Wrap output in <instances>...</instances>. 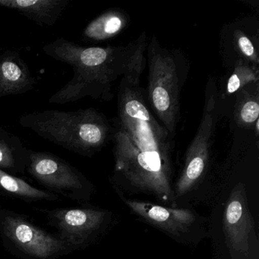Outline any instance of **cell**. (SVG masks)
I'll list each match as a JSON object with an SVG mask.
<instances>
[{
    "instance_id": "obj_1",
    "label": "cell",
    "mask_w": 259,
    "mask_h": 259,
    "mask_svg": "<svg viewBox=\"0 0 259 259\" xmlns=\"http://www.w3.org/2000/svg\"><path fill=\"white\" fill-rule=\"evenodd\" d=\"M113 126L114 172L134 189L175 202L171 185L175 136L154 117L145 89L122 78Z\"/></svg>"
},
{
    "instance_id": "obj_8",
    "label": "cell",
    "mask_w": 259,
    "mask_h": 259,
    "mask_svg": "<svg viewBox=\"0 0 259 259\" xmlns=\"http://www.w3.org/2000/svg\"><path fill=\"white\" fill-rule=\"evenodd\" d=\"M224 232L232 257L248 259L257 237L245 188L240 183L233 189L226 204Z\"/></svg>"
},
{
    "instance_id": "obj_7",
    "label": "cell",
    "mask_w": 259,
    "mask_h": 259,
    "mask_svg": "<svg viewBox=\"0 0 259 259\" xmlns=\"http://www.w3.org/2000/svg\"><path fill=\"white\" fill-rule=\"evenodd\" d=\"M49 224L57 230V236L74 249L85 248L96 240L107 227V210L98 208L67 207L53 210L42 209Z\"/></svg>"
},
{
    "instance_id": "obj_6",
    "label": "cell",
    "mask_w": 259,
    "mask_h": 259,
    "mask_svg": "<svg viewBox=\"0 0 259 259\" xmlns=\"http://www.w3.org/2000/svg\"><path fill=\"white\" fill-rule=\"evenodd\" d=\"M213 85L210 81L207 84L201 122L186 151L184 166L174 190L175 198L189 192L201 180L207 167L218 118L217 92Z\"/></svg>"
},
{
    "instance_id": "obj_10",
    "label": "cell",
    "mask_w": 259,
    "mask_h": 259,
    "mask_svg": "<svg viewBox=\"0 0 259 259\" xmlns=\"http://www.w3.org/2000/svg\"><path fill=\"white\" fill-rule=\"evenodd\" d=\"M124 201L138 216L174 237L186 234L196 222V216L189 209L165 207L137 200Z\"/></svg>"
},
{
    "instance_id": "obj_4",
    "label": "cell",
    "mask_w": 259,
    "mask_h": 259,
    "mask_svg": "<svg viewBox=\"0 0 259 259\" xmlns=\"http://www.w3.org/2000/svg\"><path fill=\"white\" fill-rule=\"evenodd\" d=\"M0 237L4 247L21 259H57L75 251L57 235L8 209H0Z\"/></svg>"
},
{
    "instance_id": "obj_11",
    "label": "cell",
    "mask_w": 259,
    "mask_h": 259,
    "mask_svg": "<svg viewBox=\"0 0 259 259\" xmlns=\"http://www.w3.org/2000/svg\"><path fill=\"white\" fill-rule=\"evenodd\" d=\"M35 78L17 51L0 49V98L31 92Z\"/></svg>"
},
{
    "instance_id": "obj_15",
    "label": "cell",
    "mask_w": 259,
    "mask_h": 259,
    "mask_svg": "<svg viewBox=\"0 0 259 259\" xmlns=\"http://www.w3.org/2000/svg\"><path fill=\"white\" fill-rule=\"evenodd\" d=\"M235 104L234 117L238 126L254 128L258 124V82L248 84L239 91Z\"/></svg>"
},
{
    "instance_id": "obj_2",
    "label": "cell",
    "mask_w": 259,
    "mask_h": 259,
    "mask_svg": "<svg viewBox=\"0 0 259 259\" xmlns=\"http://www.w3.org/2000/svg\"><path fill=\"white\" fill-rule=\"evenodd\" d=\"M19 124L43 139L84 157H92L101 151L113 134L108 118L92 107L76 111L33 112L21 116Z\"/></svg>"
},
{
    "instance_id": "obj_13",
    "label": "cell",
    "mask_w": 259,
    "mask_h": 259,
    "mask_svg": "<svg viewBox=\"0 0 259 259\" xmlns=\"http://www.w3.org/2000/svg\"><path fill=\"white\" fill-rule=\"evenodd\" d=\"M130 17L119 9H110L95 18L83 31L84 40L102 42L119 35L130 25Z\"/></svg>"
},
{
    "instance_id": "obj_17",
    "label": "cell",
    "mask_w": 259,
    "mask_h": 259,
    "mask_svg": "<svg viewBox=\"0 0 259 259\" xmlns=\"http://www.w3.org/2000/svg\"><path fill=\"white\" fill-rule=\"evenodd\" d=\"M229 70L231 72L227 77L224 92H223L226 96L237 93L248 84L258 82V68L246 63H239L235 64Z\"/></svg>"
},
{
    "instance_id": "obj_3",
    "label": "cell",
    "mask_w": 259,
    "mask_h": 259,
    "mask_svg": "<svg viewBox=\"0 0 259 259\" xmlns=\"http://www.w3.org/2000/svg\"><path fill=\"white\" fill-rule=\"evenodd\" d=\"M146 57L147 101L159 122L175 136L180 119L182 89L187 78L189 64L179 50L163 48L154 34L148 42Z\"/></svg>"
},
{
    "instance_id": "obj_14",
    "label": "cell",
    "mask_w": 259,
    "mask_h": 259,
    "mask_svg": "<svg viewBox=\"0 0 259 259\" xmlns=\"http://www.w3.org/2000/svg\"><path fill=\"white\" fill-rule=\"evenodd\" d=\"M30 150L16 135L0 127V169L11 174H24L29 163Z\"/></svg>"
},
{
    "instance_id": "obj_5",
    "label": "cell",
    "mask_w": 259,
    "mask_h": 259,
    "mask_svg": "<svg viewBox=\"0 0 259 259\" xmlns=\"http://www.w3.org/2000/svg\"><path fill=\"white\" fill-rule=\"evenodd\" d=\"M27 172L48 192L74 201H89L94 192L92 183L78 169L52 153L30 150Z\"/></svg>"
},
{
    "instance_id": "obj_12",
    "label": "cell",
    "mask_w": 259,
    "mask_h": 259,
    "mask_svg": "<svg viewBox=\"0 0 259 259\" xmlns=\"http://www.w3.org/2000/svg\"><path fill=\"white\" fill-rule=\"evenodd\" d=\"M71 0H0V7L16 10L40 26H53Z\"/></svg>"
},
{
    "instance_id": "obj_16",
    "label": "cell",
    "mask_w": 259,
    "mask_h": 259,
    "mask_svg": "<svg viewBox=\"0 0 259 259\" xmlns=\"http://www.w3.org/2000/svg\"><path fill=\"white\" fill-rule=\"evenodd\" d=\"M0 190L25 201H56L59 195L37 189L16 176L0 169Z\"/></svg>"
},
{
    "instance_id": "obj_9",
    "label": "cell",
    "mask_w": 259,
    "mask_h": 259,
    "mask_svg": "<svg viewBox=\"0 0 259 259\" xmlns=\"http://www.w3.org/2000/svg\"><path fill=\"white\" fill-rule=\"evenodd\" d=\"M221 50L224 66L231 69L239 63L259 66V29L252 18L226 25L221 31Z\"/></svg>"
}]
</instances>
